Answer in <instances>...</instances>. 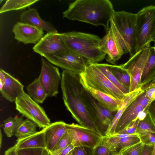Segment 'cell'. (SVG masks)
<instances>
[{
	"instance_id": "cell-1",
	"label": "cell",
	"mask_w": 155,
	"mask_h": 155,
	"mask_svg": "<svg viewBox=\"0 0 155 155\" xmlns=\"http://www.w3.org/2000/svg\"><path fill=\"white\" fill-rule=\"evenodd\" d=\"M114 12L109 0H76L70 4L63 15L69 20L102 26L106 31L109 27Z\"/></svg>"
},
{
	"instance_id": "cell-2",
	"label": "cell",
	"mask_w": 155,
	"mask_h": 155,
	"mask_svg": "<svg viewBox=\"0 0 155 155\" xmlns=\"http://www.w3.org/2000/svg\"><path fill=\"white\" fill-rule=\"evenodd\" d=\"M61 75L62 98L66 108L80 125L98 133L83 100L81 94L83 86L80 75L63 70Z\"/></svg>"
},
{
	"instance_id": "cell-3",
	"label": "cell",
	"mask_w": 155,
	"mask_h": 155,
	"mask_svg": "<svg viewBox=\"0 0 155 155\" xmlns=\"http://www.w3.org/2000/svg\"><path fill=\"white\" fill-rule=\"evenodd\" d=\"M61 34L66 47L84 58L89 64L98 63L105 58L106 55L99 47L101 38L98 36L75 31Z\"/></svg>"
},
{
	"instance_id": "cell-4",
	"label": "cell",
	"mask_w": 155,
	"mask_h": 155,
	"mask_svg": "<svg viewBox=\"0 0 155 155\" xmlns=\"http://www.w3.org/2000/svg\"><path fill=\"white\" fill-rule=\"evenodd\" d=\"M135 43L134 55L155 38V6L143 7L137 13Z\"/></svg>"
},
{
	"instance_id": "cell-5",
	"label": "cell",
	"mask_w": 155,
	"mask_h": 155,
	"mask_svg": "<svg viewBox=\"0 0 155 155\" xmlns=\"http://www.w3.org/2000/svg\"><path fill=\"white\" fill-rule=\"evenodd\" d=\"M81 94L87 112L98 132L103 137L106 136L117 111H111L103 107L83 86Z\"/></svg>"
},
{
	"instance_id": "cell-6",
	"label": "cell",
	"mask_w": 155,
	"mask_h": 155,
	"mask_svg": "<svg viewBox=\"0 0 155 155\" xmlns=\"http://www.w3.org/2000/svg\"><path fill=\"white\" fill-rule=\"evenodd\" d=\"M81 83L94 89L110 94L122 101L125 96L118 88L112 83L95 64H89L85 71L80 75Z\"/></svg>"
},
{
	"instance_id": "cell-7",
	"label": "cell",
	"mask_w": 155,
	"mask_h": 155,
	"mask_svg": "<svg viewBox=\"0 0 155 155\" xmlns=\"http://www.w3.org/2000/svg\"><path fill=\"white\" fill-rule=\"evenodd\" d=\"M110 24L109 28L105 31V35L101 39L99 47L106 55L107 61L114 64L123 55L129 51L112 19Z\"/></svg>"
},
{
	"instance_id": "cell-8",
	"label": "cell",
	"mask_w": 155,
	"mask_h": 155,
	"mask_svg": "<svg viewBox=\"0 0 155 155\" xmlns=\"http://www.w3.org/2000/svg\"><path fill=\"white\" fill-rule=\"evenodd\" d=\"M137 19V14L125 11H115L112 18L115 27L129 51V58L134 54Z\"/></svg>"
},
{
	"instance_id": "cell-9",
	"label": "cell",
	"mask_w": 155,
	"mask_h": 155,
	"mask_svg": "<svg viewBox=\"0 0 155 155\" xmlns=\"http://www.w3.org/2000/svg\"><path fill=\"white\" fill-rule=\"evenodd\" d=\"M16 109L24 117L44 128L51 124L44 109L28 94L24 92L15 101Z\"/></svg>"
},
{
	"instance_id": "cell-10",
	"label": "cell",
	"mask_w": 155,
	"mask_h": 155,
	"mask_svg": "<svg viewBox=\"0 0 155 155\" xmlns=\"http://www.w3.org/2000/svg\"><path fill=\"white\" fill-rule=\"evenodd\" d=\"M150 43L135 54L121 66L127 72L130 77V92L141 87L140 79L142 73L149 56Z\"/></svg>"
},
{
	"instance_id": "cell-11",
	"label": "cell",
	"mask_w": 155,
	"mask_h": 155,
	"mask_svg": "<svg viewBox=\"0 0 155 155\" xmlns=\"http://www.w3.org/2000/svg\"><path fill=\"white\" fill-rule=\"evenodd\" d=\"M67 133L74 147L86 146L94 148L101 141L103 137L99 133L80 125L66 124Z\"/></svg>"
},
{
	"instance_id": "cell-12",
	"label": "cell",
	"mask_w": 155,
	"mask_h": 155,
	"mask_svg": "<svg viewBox=\"0 0 155 155\" xmlns=\"http://www.w3.org/2000/svg\"><path fill=\"white\" fill-rule=\"evenodd\" d=\"M53 64L76 74L84 72L89 64L82 57L69 51L45 58Z\"/></svg>"
},
{
	"instance_id": "cell-13",
	"label": "cell",
	"mask_w": 155,
	"mask_h": 155,
	"mask_svg": "<svg viewBox=\"0 0 155 155\" xmlns=\"http://www.w3.org/2000/svg\"><path fill=\"white\" fill-rule=\"evenodd\" d=\"M38 78L47 97L57 95L61 79V75L57 67L42 58L41 71Z\"/></svg>"
},
{
	"instance_id": "cell-14",
	"label": "cell",
	"mask_w": 155,
	"mask_h": 155,
	"mask_svg": "<svg viewBox=\"0 0 155 155\" xmlns=\"http://www.w3.org/2000/svg\"><path fill=\"white\" fill-rule=\"evenodd\" d=\"M34 51L45 58L71 51L64 43L61 33H47L33 47Z\"/></svg>"
},
{
	"instance_id": "cell-15",
	"label": "cell",
	"mask_w": 155,
	"mask_h": 155,
	"mask_svg": "<svg viewBox=\"0 0 155 155\" xmlns=\"http://www.w3.org/2000/svg\"><path fill=\"white\" fill-rule=\"evenodd\" d=\"M152 101L146 96V90L137 97L124 112L117 124L114 134H117L137 118L139 113L144 111Z\"/></svg>"
},
{
	"instance_id": "cell-16",
	"label": "cell",
	"mask_w": 155,
	"mask_h": 155,
	"mask_svg": "<svg viewBox=\"0 0 155 155\" xmlns=\"http://www.w3.org/2000/svg\"><path fill=\"white\" fill-rule=\"evenodd\" d=\"M140 142L137 134H116L103 137L101 143L108 147L117 155Z\"/></svg>"
},
{
	"instance_id": "cell-17",
	"label": "cell",
	"mask_w": 155,
	"mask_h": 155,
	"mask_svg": "<svg viewBox=\"0 0 155 155\" xmlns=\"http://www.w3.org/2000/svg\"><path fill=\"white\" fill-rule=\"evenodd\" d=\"M14 38L18 42L26 44H36L43 36V30L27 23L18 22L13 26Z\"/></svg>"
},
{
	"instance_id": "cell-18",
	"label": "cell",
	"mask_w": 155,
	"mask_h": 155,
	"mask_svg": "<svg viewBox=\"0 0 155 155\" xmlns=\"http://www.w3.org/2000/svg\"><path fill=\"white\" fill-rule=\"evenodd\" d=\"M5 80L3 86L0 88L2 96L10 102H15L25 92L23 85L17 79L2 69Z\"/></svg>"
},
{
	"instance_id": "cell-19",
	"label": "cell",
	"mask_w": 155,
	"mask_h": 155,
	"mask_svg": "<svg viewBox=\"0 0 155 155\" xmlns=\"http://www.w3.org/2000/svg\"><path fill=\"white\" fill-rule=\"evenodd\" d=\"M66 124L62 121H56L43 129L45 134L46 148L49 152L61 137L67 133Z\"/></svg>"
},
{
	"instance_id": "cell-20",
	"label": "cell",
	"mask_w": 155,
	"mask_h": 155,
	"mask_svg": "<svg viewBox=\"0 0 155 155\" xmlns=\"http://www.w3.org/2000/svg\"><path fill=\"white\" fill-rule=\"evenodd\" d=\"M23 22L26 23L47 31L57 33V29L49 22L43 20L36 8H30L23 12L20 17Z\"/></svg>"
},
{
	"instance_id": "cell-21",
	"label": "cell",
	"mask_w": 155,
	"mask_h": 155,
	"mask_svg": "<svg viewBox=\"0 0 155 155\" xmlns=\"http://www.w3.org/2000/svg\"><path fill=\"white\" fill-rule=\"evenodd\" d=\"M141 89L143 91L155 87V52L151 47L149 56L140 79Z\"/></svg>"
},
{
	"instance_id": "cell-22",
	"label": "cell",
	"mask_w": 155,
	"mask_h": 155,
	"mask_svg": "<svg viewBox=\"0 0 155 155\" xmlns=\"http://www.w3.org/2000/svg\"><path fill=\"white\" fill-rule=\"evenodd\" d=\"M82 84L103 107L111 111H118L122 101L119 100L110 94Z\"/></svg>"
},
{
	"instance_id": "cell-23",
	"label": "cell",
	"mask_w": 155,
	"mask_h": 155,
	"mask_svg": "<svg viewBox=\"0 0 155 155\" xmlns=\"http://www.w3.org/2000/svg\"><path fill=\"white\" fill-rule=\"evenodd\" d=\"M144 91L142 90L140 87L125 95L124 98L122 100L120 107L109 126L106 136L112 135L115 134L117 124L125 110L137 97Z\"/></svg>"
},
{
	"instance_id": "cell-24",
	"label": "cell",
	"mask_w": 155,
	"mask_h": 155,
	"mask_svg": "<svg viewBox=\"0 0 155 155\" xmlns=\"http://www.w3.org/2000/svg\"><path fill=\"white\" fill-rule=\"evenodd\" d=\"M14 145L16 149L28 148H46L45 134L42 129L40 131L17 141Z\"/></svg>"
},
{
	"instance_id": "cell-25",
	"label": "cell",
	"mask_w": 155,
	"mask_h": 155,
	"mask_svg": "<svg viewBox=\"0 0 155 155\" xmlns=\"http://www.w3.org/2000/svg\"><path fill=\"white\" fill-rule=\"evenodd\" d=\"M28 94L38 103H42L47 97L38 78L26 87Z\"/></svg>"
},
{
	"instance_id": "cell-26",
	"label": "cell",
	"mask_w": 155,
	"mask_h": 155,
	"mask_svg": "<svg viewBox=\"0 0 155 155\" xmlns=\"http://www.w3.org/2000/svg\"><path fill=\"white\" fill-rule=\"evenodd\" d=\"M37 125L31 120H24L15 134L17 141L29 136L36 133Z\"/></svg>"
},
{
	"instance_id": "cell-27",
	"label": "cell",
	"mask_w": 155,
	"mask_h": 155,
	"mask_svg": "<svg viewBox=\"0 0 155 155\" xmlns=\"http://www.w3.org/2000/svg\"><path fill=\"white\" fill-rule=\"evenodd\" d=\"M38 1V0H8L1 8L0 13L25 9Z\"/></svg>"
},
{
	"instance_id": "cell-28",
	"label": "cell",
	"mask_w": 155,
	"mask_h": 155,
	"mask_svg": "<svg viewBox=\"0 0 155 155\" xmlns=\"http://www.w3.org/2000/svg\"><path fill=\"white\" fill-rule=\"evenodd\" d=\"M106 77L118 88L124 94L130 93L129 90L120 83L112 74L110 68V64L104 63L95 64Z\"/></svg>"
},
{
	"instance_id": "cell-29",
	"label": "cell",
	"mask_w": 155,
	"mask_h": 155,
	"mask_svg": "<svg viewBox=\"0 0 155 155\" xmlns=\"http://www.w3.org/2000/svg\"><path fill=\"white\" fill-rule=\"evenodd\" d=\"M111 71L116 79L129 90L130 85V77L127 71L121 65L110 64Z\"/></svg>"
},
{
	"instance_id": "cell-30",
	"label": "cell",
	"mask_w": 155,
	"mask_h": 155,
	"mask_svg": "<svg viewBox=\"0 0 155 155\" xmlns=\"http://www.w3.org/2000/svg\"><path fill=\"white\" fill-rule=\"evenodd\" d=\"M23 119L22 117H9L3 121L2 124L4 131L8 137L13 136Z\"/></svg>"
},
{
	"instance_id": "cell-31",
	"label": "cell",
	"mask_w": 155,
	"mask_h": 155,
	"mask_svg": "<svg viewBox=\"0 0 155 155\" xmlns=\"http://www.w3.org/2000/svg\"><path fill=\"white\" fill-rule=\"evenodd\" d=\"M146 131L155 133V124L147 112L145 118L139 122L136 134H137Z\"/></svg>"
},
{
	"instance_id": "cell-32",
	"label": "cell",
	"mask_w": 155,
	"mask_h": 155,
	"mask_svg": "<svg viewBox=\"0 0 155 155\" xmlns=\"http://www.w3.org/2000/svg\"><path fill=\"white\" fill-rule=\"evenodd\" d=\"M71 144L70 137L67 133L60 140L52 150L50 155H58L64 149Z\"/></svg>"
},
{
	"instance_id": "cell-33",
	"label": "cell",
	"mask_w": 155,
	"mask_h": 155,
	"mask_svg": "<svg viewBox=\"0 0 155 155\" xmlns=\"http://www.w3.org/2000/svg\"><path fill=\"white\" fill-rule=\"evenodd\" d=\"M138 135L141 142L143 144L155 145V133L148 131L140 133Z\"/></svg>"
},
{
	"instance_id": "cell-34",
	"label": "cell",
	"mask_w": 155,
	"mask_h": 155,
	"mask_svg": "<svg viewBox=\"0 0 155 155\" xmlns=\"http://www.w3.org/2000/svg\"><path fill=\"white\" fill-rule=\"evenodd\" d=\"M44 149L39 147L24 148L16 149V151L17 155H42Z\"/></svg>"
},
{
	"instance_id": "cell-35",
	"label": "cell",
	"mask_w": 155,
	"mask_h": 155,
	"mask_svg": "<svg viewBox=\"0 0 155 155\" xmlns=\"http://www.w3.org/2000/svg\"><path fill=\"white\" fill-rule=\"evenodd\" d=\"M93 155H115L108 147L101 142L94 148Z\"/></svg>"
},
{
	"instance_id": "cell-36",
	"label": "cell",
	"mask_w": 155,
	"mask_h": 155,
	"mask_svg": "<svg viewBox=\"0 0 155 155\" xmlns=\"http://www.w3.org/2000/svg\"><path fill=\"white\" fill-rule=\"evenodd\" d=\"M140 120L138 118H137L117 134L129 135L137 134L136 131Z\"/></svg>"
},
{
	"instance_id": "cell-37",
	"label": "cell",
	"mask_w": 155,
	"mask_h": 155,
	"mask_svg": "<svg viewBox=\"0 0 155 155\" xmlns=\"http://www.w3.org/2000/svg\"><path fill=\"white\" fill-rule=\"evenodd\" d=\"M143 144L139 142L127 149L120 154L123 155H140Z\"/></svg>"
},
{
	"instance_id": "cell-38",
	"label": "cell",
	"mask_w": 155,
	"mask_h": 155,
	"mask_svg": "<svg viewBox=\"0 0 155 155\" xmlns=\"http://www.w3.org/2000/svg\"><path fill=\"white\" fill-rule=\"evenodd\" d=\"M94 148L86 146L74 147L72 155H93Z\"/></svg>"
},
{
	"instance_id": "cell-39",
	"label": "cell",
	"mask_w": 155,
	"mask_h": 155,
	"mask_svg": "<svg viewBox=\"0 0 155 155\" xmlns=\"http://www.w3.org/2000/svg\"><path fill=\"white\" fill-rule=\"evenodd\" d=\"M147 112L155 124V100L153 101L147 107Z\"/></svg>"
},
{
	"instance_id": "cell-40",
	"label": "cell",
	"mask_w": 155,
	"mask_h": 155,
	"mask_svg": "<svg viewBox=\"0 0 155 155\" xmlns=\"http://www.w3.org/2000/svg\"><path fill=\"white\" fill-rule=\"evenodd\" d=\"M154 145L143 144L140 155H153Z\"/></svg>"
},
{
	"instance_id": "cell-41",
	"label": "cell",
	"mask_w": 155,
	"mask_h": 155,
	"mask_svg": "<svg viewBox=\"0 0 155 155\" xmlns=\"http://www.w3.org/2000/svg\"><path fill=\"white\" fill-rule=\"evenodd\" d=\"M146 91V96L152 101L155 100V87L150 88Z\"/></svg>"
},
{
	"instance_id": "cell-42",
	"label": "cell",
	"mask_w": 155,
	"mask_h": 155,
	"mask_svg": "<svg viewBox=\"0 0 155 155\" xmlns=\"http://www.w3.org/2000/svg\"><path fill=\"white\" fill-rule=\"evenodd\" d=\"M74 147L71 144L62 150L58 155H66L74 148Z\"/></svg>"
},
{
	"instance_id": "cell-43",
	"label": "cell",
	"mask_w": 155,
	"mask_h": 155,
	"mask_svg": "<svg viewBox=\"0 0 155 155\" xmlns=\"http://www.w3.org/2000/svg\"><path fill=\"white\" fill-rule=\"evenodd\" d=\"M16 149V147L14 145L7 150L5 152L4 155H17Z\"/></svg>"
},
{
	"instance_id": "cell-44",
	"label": "cell",
	"mask_w": 155,
	"mask_h": 155,
	"mask_svg": "<svg viewBox=\"0 0 155 155\" xmlns=\"http://www.w3.org/2000/svg\"><path fill=\"white\" fill-rule=\"evenodd\" d=\"M42 155H50V152L46 149H44Z\"/></svg>"
},
{
	"instance_id": "cell-45",
	"label": "cell",
	"mask_w": 155,
	"mask_h": 155,
	"mask_svg": "<svg viewBox=\"0 0 155 155\" xmlns=\"http://www.w3.org/2000/svg\"><path fill=\"white\" fill-rule=\"evenodd\" d=\"M73 150H71V151H70L69 153H68L66 155H72V154H73Z\"/></svg>"
},
{
	"instance_id": "cell-46",
	"label": "cell",
	"mask_w": 155,
	"mask_h": 155,
	"mask_svg": "<svg viewBox=\"0 0 155 155\" xmlns=\"http://www.w3.org/2000/svg\"><path fill=\"white\" fill-rule=\"evenodd\" d=\"M1 137H0V139H1V142H0V143H1V144H0V146H1V141H2V134H1Z\"/></svg>"
},
{
	"instance_id": "cell-47",
	"label": "cell",
	"mask_w": 155,
	"mask_h": 155,
	"mask_svg": "<svg viewBox=\"0 0 155 155\" xmlns=\"http://www.w3.org/2000/svg\"><path fill=\"white\" fill-rule=\"evenodd\" d=\"M153 155H155V145H154V151L153 152Z\"/></svg>"
},
{
	"instance_id": "cell-48",
	"label": "cell",
	"mask_w": 155,
	"mask_h": 155,
	"mask_svg": "<svg viewBox=\"0 0 155 155\" xmlns=\"http://www.w3.org/2000/svg\"><path fill=\"white\" fill-rule=\"evenodd\" d=\"M152 48L153 49L154 51L155 52V46H152Z\"/></svg>"
},
{
	"instance_id": "cell-49",
	"label": "cell",
	"mask_w": 155,
	"mask_h": 155,
	"mask_svg": "<svg viewBox=\"0 0 155 155\" xmlns=\"http://www.w3.org/2000/svg\"><path fill=\"white\" fill-rule=\"evenodd\" d=\"M153 42H154V46H155V38L154 39Z\"/></svg>"
},
{
	"instance_id": "cell-50",
	"label": "cell",
	"mask_w": 155,
	"mask_h": 155,
	"mask_svg": "<svg viewBox=\"0 0 155 155\" xmlns=\"http://www.w3.org/2000/svg\"><path fill=\"white\" fill-rule=\"evenodd\" d=\"M117 155H122V154H119Z\"/></svg>"
}]
</instances>
